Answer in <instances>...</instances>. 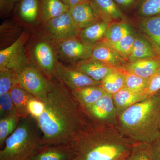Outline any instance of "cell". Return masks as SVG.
I'll return each mask as SVG.
<instances>
[{
    "instance_id": "1",
    "label": "cell",
    "mask_w": 160,
    "mask_h": 160,
    "mask_svg": "<svg viewBox=\"0 0 160 160\" xmlns=\"http://www.w3.org/2000/svg\"><path fill=\"white\" fill-rule=\"evenodd\" d=\"M46 109L36 120L41 133V146L72 145L93 124L71 90L57 78L47 95Z\"/></svg>"
},
{
    "instance_id": "2",
    "label": "cell",
    "mask_w": 160,
    "mask_h": 160,
    "mask_svg": "<svg viewBox=\"0 0 160 160\" xmlns=\"http://www.w3.org/2000/svg\"><path fill=\"white\" fill-rule=\"evenodd\" d=\"M135 143L117 126L92 124L72 145L78 160H124Z\"/></svg>"
},
{
    "instance_id": "3",
    "label": "cell",
    "mask_w": 160,
    "mask_h": 160,
    "mask_svg": "<svg viewBox=\"0 0 160 160\" xmlns=\"http://www.w3.org/2000/svg\"><path fill=\"white\" fill-rule=\"evenodd\" d=\"M117 126L136 142L153 143L160 136V92L121 112Z\"/></svg>"
},
{
    "instance_id": "4",
    "label": "cell",
    "mask_w": 160,
    "mask_h": 160,
    "mask_svg": "<svg viewBox=\"0 0 160 160\" xmlns=\"http://www.w3.org/2000/svg\"><path fill=\"white\" fill-rule=\"evenodd\" d=\"M41 146V133L34 119L21 118L0 150V160H29Z\"/></svg>"
},
{
    "instance_id": "5",
    "label": "cell",
    "mask_w": 160,
    "mask_h": 160,
    "mask_svg": "<svg viewBox=\"0 0 160 160\" xmlns=\"http://www.w3.org/2000/svg\"><path fill=\"white\" fill-rule=\"evenodd\" d=\"M29 43L27 56L30 64L52 80L55 78L58 60L53 43L42 33H38Z\"/></svg>"
},
{
    "instance_id": "6",
    "label": "cell",
    "mask_w": 160,
    "mask_h": 160,
    "mask_svg": "<svg viewBox=\"0 0 160 160\" xmlns=\"http://www.w3.org/2000/svg\"><path fill=\"white\" fill-rule=\"evenodd\" d=\"M29 32L24 30L14 42L0 51V69L12 70L18 75L30 64L26 45L30 37Z\"/></svg>"
},
{
    "instance_id": "7",
    "label": "cell",
    "mask_w": 160,
    "mask_h": 160,
    "mask_svg": "<svg viewBox=\"0 0 160 160\" xmlns=\"http://www.w3.org/2000/svg\"><path fill=\"white\" fill-rule=\"evenodd\" d=\"M20 86L34 97L46 102L52 88L53 80L46 76L39 69L29 64L18 75Z\"/></svg>"
},
{
    "instance_id": "8",
    "label": "cell",
    "mask_w": 160,
    "mask_h": 160,
    "mask_svg": "<svg viewBox=\"0 0 160 160\" xmlns=\"http://www.w3.org/2000/svg\"><path fill=\"white\" fill-rule=\"evenodd\" d=\"M53 44L58 61L70 66L90 59L94 47L83 43L78 38L63 40Z\"/></svg>"
},
{
    "instance_id": "9",
    "label": "cell",
    "mask_w": 160,
    "mask_h": 160,
    "mask_svg": "<svg viewBox=\"0 0 160 160\" xmlns=\"http://www.w3.org/2000/svg\"><path fill=\"white\" fill-rule=\"evenodd\" d=\"M43 24L42 33L53 44L78 37L80 30L75 25L69 12Z\"/></svg>"
},
{
    "instance_id": "10",
    "label": "cell",
    "mask_w": 160,
    "mask_h": 160,
    "mask_svg": "<svg viewBox=\"0 0 160 160\" xmlns=\"http://www.w3.org/2000/svg\"><path fill=\"white\" fill-rule=\"evenodd\" d=\"M84 111L93 124L117 126V110L111 93L106 92L96 102Z\"/></svg>"
},
{
    "instance_id": "11",
    "label": "cell",
    "mask_w": 160,
    "mask_h": 160,
    "mask_svg": "<svg viewBox=\"0 0 160 160\" xmlns=\"http://www.w3.org/2000/svg\"><path fill=\"white\" fill-rule=\"evenodd\" d=\"M55 78L71 91L87 86L101 85V82L95 81L73 66L65 65L59 61Z\"/></svg>"
},
{
    "instance_id": "12",
    "label": "cell",
    "mask_w": 160,
    "mask_h": 160,
    "mask_svg": "<svg viewBox=\"0 0 160 160\" xmlns=\"http://www.w3.org/2000/svg\"><path fill=\"white\" fill-rule=\"evenodd\" d=\"M90 58L100 61L117 70H124L127 61L106 41L95 45Z\"/></svg>"
},
{
    "instance_id": "13",
    "label": "cell",
    "mask_w": 160,
    "mask_h": 160,
    "mask_svg": "<svg viewBox=\"0 0 160 160\" xmlns=\"http://www.w3.org/2000/svg\"><path fill=\"white\" fill-rule=\"evenodd\" d=\"M72 145L60 144L41 146L29 160H75Z\"/></svg>"
},
{
    "instance_id": "14",
    "label": "cell",
    "mask_w": 160,
    "mask_h": 160,
    "mask_svg": "<svg viewBox=\"0 0 160 160\" xmlns=\"http://www.w3.org/2000/svg\"><path fill=\"white\" fill-rule=\"evenodd\" d=\"M90 5L98 17L109 26L124 19L122 12L113 0H90Z\"/></svg>"
},
{
    "instance_id": "15",
    "label": "cell",
    "mask_w": 160,
    "mask_h": 160,
    "mask_svg": "<svg viewBox=\"0 0 160 160\" xmlns=\"http://www.w3.org/2000/svg\"><path fill=\"white\" fill-rule=\"evenodd\" d=\"M69 12L75 25L80 30L101 21L89 3L70 7Z\"/></svg>"
},
{
    "instance_id": "16",
    "label": "cell",
    "mask_w": 160,
    "mask_h": 160,
    "mask_svg": "<svg viewBox=\"0 0 160 160\" xmlns=\"http://www.w3.org/2000/svg\"><path fill=\"white\" fill-rule=\"evenodd\" d=\"M92 79L101 82L106 76L117 70L100 61L90 58L79 62L72 66Z\"/></svg>"
},
{
    "instance_id": "17",
    "label": "cell",
    "mask_w": 160,
    "mask_h": 160,
    "mask_svg": "<svg viewBox=\"0 0 160 160\" xmlns=\"http://www.w3.org/2000/svg\"><path fill=\"white\" fill-rule=\"evenodd\" d=\"M160 68V56L128 62L124 71L149 79Z\"/></svg>"
},
{
    "instance_id": "18",
    "label": "cell",
    "mask_w": 160,
    "mask_h": 160,
    "mask_svg": "<svg viewBox=\"0 0 160 160\" xmlns=\"http://www.w3.org/2000/svg\"><path fill=\"white\" fill-rule=\"evenodd\" d=\"M41 0H19L17 5L18 15L23 23L33 25L42 22Z\"/></svg>"
},
{
    "instance_id": "19",
    "label": "cell",
    "mask_w": 160,
    "mask_h": 160,
    "mask_svg": "<svg viewBox=\"0 0 160 160\" xmlns=\"http://www.w3.org/2000/svg\"><path fill=\"white\" fill-rule=\"evenodd\" d=\"M140 24L146 38L160 56V14L141 18Z\"/></svg>"
},
{
    "instance_id": "20",
    "label": "cell",
    "mask_w": 160,
    "mask_h": 160,
    "mask_svg": "<svg viewBox=\"0 0 160 160\" xmlns=\"http://www.w3.org/2000/svg\"><path fill=\"white\" fill-rule=\"evenodd\" d=\"M160 56L149 40L136 35L132 50L128 58V62Z\"/></svg>"
},
{
    "instance_id": "21",
    "label": "cell",
    "mask_w": 160,
    "mask_h": 160,
    "mask_svg": "<svg viewBox=\"0 0 160 160\" xmlns=\"http://www.w3.org/2000/svg\"><path fill=\"white\" fill-rule=\"evenodd\" d=\"M71 92L84 110L96 102L106 92L101 86H87Z\"/></svg>"
},
{
    "instance_id": "22",
    "label": "cell",
    "mask_w": 160,
    "mask_h": 160,
    "mask_svg": "<svg viewBox=\"0 0 160 160\" xmlns=\"http://www.w3.org/2000/svg\"><path fill=\"white\" fill-rule=\"evenodd\" d=\"M109 25L101 21L80 30L78 38L83 43L94 46L104 39Z\"/></svg>"
},
{
    "instance_id": "23",
    "label": "cell",
    "mask_w": 160,
    "mask_h": 160,
    "mask_svg": "<svg viewBox=\"0 0 160 160\" xmlns=\"http://www.w3.org/2000/svg\"><path fill=\"white\" fill-rule=\"evenodd\" d=\"M147 98L145 93H137L125 88L112 94L118 115L130 106Z\"/></svg>"
},
{
    "instance_id": "24",
    "label": "cell",
    "mask_w": 160,
    "mask_h": 160,
    "mask_svg": "<svg viewBox=\"0 0 160 160\" xmlns=\"http://www.w3.org/2000/svg\"><path fill=\"white\" fill-rule=\"evenodd\" d=\"M9 92L18 116L21 118L29 117L27 106L29 100L33 96L22 88L18 83L11 88Z\"/></svg>"
},
{
    "instance_id": "25",
    "label": "cell",
    "mask_w": 160,
    "mask_h": 160,
    "mask_svg": "<svg viewBox=\"0 0 160 160\" xmlns=\"http://www.w3.org/2000/svg\"><path fill=\"white\" fill-rule=\"evenodd\" d=\"M69 7L61 0H41L42 22H46L69 12Z\"/></svg>"
},
{
    "instance_id": "26",
    "label": "cell",
    "mask_w": 160,
    "mask_h": 160,
    "mask_svg": "<svg viewBox=\"0 0 160 160\" xmlns=\"http://www.w3.org/2000/svg\"><path fill=\"white\" fill-rule=\"evenodd\" d=\"M126 72L123 70H115L101 82L102 88L112 94L116 93L125 86Z\"/></svg>"
},
{
    "instance_id": "27",
    "label": "cell",
    "mask_w": 160,
    "mask_h": 160,
    "mask_svg": "<svg viewBox=\"0 0 160 160\" xmlns=\"http://www.w3.org/2000/svg\"><path fill=\"white\" fill-rule=\"evenodd\" d=\"M15 21H6L2 24L0 27L1 32V46L5 45L6 42V47L9 46V43L11 44L14 42L20 37L23 32L19 25Z\"/></svg>"
},
{
    "instance_id": "28",
    "label": "cell",
    "mask_w": 160,
    "mask_h": 160,
    "mask_svg": "<svg viewBox=\"0 0 160 160\" xmlns=\"http://www.w3.org/2000/svg\"><path fill=\"white\" fill-rule=\"evenodd\" d=\"M132 32L131 26L127 23L123 22L112 23L108 26L103 40L109 44H115Z\"/></svg>"
},
{
    "instance_id": "29",
    "label": "cell",
    "mask_w": 160,
    "mask_h": 160,
    "mask_svg": "<svg viewBox=\"0 0 160 160\" xmlns=\"http://www.w3.org/2000/svg\"><path fill=\"white\" fill-rule=\"evenodd\" d=\"M21 118L18 116L0 118V148L4 147L7 138L13 133L19 123Z\"/></svg>"
},
{
    "instance_id": "30",
    "label": "cell",
    "mask_w": 160,
    "mask_h": 160,
    "mask_svg": "<svg viewBox=\"0 0 160 160\" xmlns=\"http://www.w3.org/2000/svg\"><path fill=\"white\" fill-rule=\"evenodd\" d=\"M124 160H156V159L151 144L136 142L131 152Z\"/></svg>"
},
{
    "instance_id": "31",
    "label": "cell",
    "mask_w": 160,
    "mask_h": 160,
    "mask_svg": "<svg viewBox=\"0 0 160 160\" xmlns=\"http://www.w3.org/2000/svg\"><path fill=\"white\" fill-rule=\"evenodd\" d=\"M126 72L124 88L139 93H145L149 79L145 78L136 75Z\"/></svg>"
},
{
    "instance_id": "32",
    "label": "cell",
    "mask_w": 160,
    "mask_h": 160,
    "mask_svg": "<svg viewBox=\"0 0 160 160\" xmlns=\"http://www.w3.org/2000/svg\"><path fill=\"white\" fill-rule=\"evenodd\" d=\"M138 14L141 18L160 14V0H141L137 6Z\"/></svg>"
},
{
    "instance_id": "33",
    "label": "cell",
    "mask_w": 160,
    "mask_h": 160,
    "mask_svg": "<svg viewBox=\"0 0 160 160\" xmlns=\"http://www.w3.org/2000/svg\"><path fill=\"white\" fill-rule=\"evenodd\" d=\"M18 75L12 70L0 69V96L9 92L11 88L18 83Z\"/></svg>"
},
{
    "instance_id": "34",
    "label": "cell",
    "mask_w": 160,
    "mask_h": 160,
    "mask_svg": "<svg viewBox=\"0 0 160 160\" xmlns=\"http://www.w3.org/2000/svg\"><path fill=\"white\" fill-rule=\"evenodd\" d=\"M135 36L136 35L132 31L126 35L117 43L110 45L126 61H128V58L132 50Z\"/></svg>"
},
{
    "instance_id": "35",
    "label": "cell",
    "mask_w": 160,
    "mask_h": 160,
    "mask_svg": "<svg viewBox=\"0 0 160 160\" xmlns=\"http://www.w3.org/2000/svg\"><path fill=\"white\" fill-rule=\"evenodd\" d=\"M18 116L10 92L0 96V118Z\"/></svg>"
},
{
    "instance_id": "36",
    "label": "cell",
    "mask_w": 160,
    "mask_h": 160,
    "mask_svg": "<svg viewBox=\"0 0 160 160\" xmlns=\"http://www.w3.org/2000/svg\"><path fill=\"white\" fill-rule=\"evenodd\" d=\"M46 109V103L42 100L32 97L29 100L27 111L29 117L37 120L43 114Z\"/></svg>"
},
{
    "instance_id": "37",
    "label": "cell",
    "mask_w": 160,
    "mask_h": 160,
    "mask_svg": "<svg viewBox=\"0 0 160 160\" xmlns=\"http://www.w3.org/2000/svg\"><path fill=\"white\" fill-rule=\"evenodd\" d=\"M160 92V68L149 79L145 94L148 97Z\"/></svg>"
},
{
    "instance_id": "38",
    "label": "cell",
    "mask_w": 160,
    "mask_h": 160,
    "mask_svg": "<svg viewBox=\"0 0 160 160\" xmlns=\"http://www.w3.org/2000/svg\"><path fill=\"white\" fill-rule=\"evenodd\" d=\"M19 0H0L1 17L9 16L16 8Z\"/></svg>"
},
{
    "instance_id": "39",
    "label": "cell",
    "mask_w": 160,
    "mask_h": 160,
    "mask_svg": "<svg viewBox=\"0 0 160 160\" xmlns=\"http://www.w3.org/2000/svg\"><path fill=\"white\" fill-rule=\"evenodd\" d=\"M121 10H129L137 6L141 0H113Z\"/></svg>"
},
{
    "instance_id": "40",
    "label": "cell",
    "mask_w": 160,
    "mask_h": 160,
    "mask_svg": "<svg viewBox=\"0 0 160 160\" xmlns=\"http://www.w3.org/2000/svg\"><path fill=\"white\" fill-rule=\"evenodd\" d=\"M151 145L156 160H160V136Z\"/></svg>"
},
{
    "instance_id": "41",
    "label": "cell",
    "mask_w": 160,
    "mask_h": 160,
    "mask_svg": "<svg viewBox=\"0 0 160 160\" xmlns=\"http://www.w3.org/2000/svg\"><path fill=\"white\" fill-rule=\"evenodd\" d=\"M64 4L68 6L69 8L72 6H77L81 4L89 3L90 4V0H61Z\"/></svg>"
},
{
    "instance_id": "42",
    "label": "cell",
    "mask_w": 160,
    "mask_h": 160,
    "mask_svg": "<svg viewBox=\"0 0 160 160\" xmlns=\"http://www.w3.org/2000/svg\"><path fill=\"white\" fill-rule=\"evenodd\" d=\"M77 160V159H76V160Z\"/></svg>"
}]
</instances>
